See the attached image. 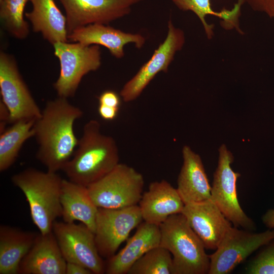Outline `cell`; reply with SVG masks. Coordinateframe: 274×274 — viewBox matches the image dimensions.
<instances>
[{
	"instance_id": "1",
	"label": "cell",
	"mask_w": 274,
	"mask_h": 274,
	"mask_svg": "<svg viewBox=\"0 0 274 274\" xmlns=\"http://www.w3.org/2000/svg\"><path fill=\"white\" fill-rule=\"evenodd\" d=\"M82 115V111L67 98L58 97L46 102L33 129L39 146L36 158L47 170H62L72 158L79 141L74 124Z\"/></svg>"
},
{
	"instance_id": "2",
	"label": "cell",
	"mask_w": 274,
	"mask_h": 274,
	"mask_svg": "<svg viewBox=\"0 0 274 274\" xmlns=\"http://www.w3.org/2000/svg\"><path fill=\"white\" fill-rule=\"evenodd\" d=\"M119 159L114 139L101 133L98 121L90 120L84 125L73 156L62 171L70 181L87 187L113 170Z\"/></svg>"
},
{
	"instance_id": "3",
	"label": "cell",
	"mask_w": 274,
	"mask_h": 274,
	"mask_svg": "<svg viewBox=\"0 0 274 274\" xmlns=\"http://www.w3.org/2000/svg\"><path fill=\"white\" fill-rule=\"evenodd\" d=\"M62 179L55 172L33 168L25 169L11 178L13 184L25 196L31 220L42 234L52 231L55 220L61 217Z\"/></svg>"
},
{
	"instance_id": "4",
	"label": "cell",
	"mask_w": 274,
	"mask_h": 274,
	"mask_svg": "<svg viewBox=\"0 0 274 274\" xmlns=\"http://www.w3.org/2000/svg\"><path fill=\"white\" fill-rule=\"evenodd\" d=\"M160 246L173 255V274L208 273L210 259L198 235L182 214H173L159 225Z\"/></svg>"
},
{
	"instance_id": "5",
	"label": "cell",
	"mask_w": 274,
	"mask_h": 274,
	"mask_svg": "<svg viewBox=\"0 0 274 274\" xmlns=\"http://www.w3.org/2000/svg\"><path fill=\"white\" fill-rule=\"evenodd\" d=\"M144 184L141 173L131 166L119 163L87 188L98 208L120 209L139 203Z\"/></svg>"
},
{
	"instance_id": "6",
	"label": "cell",
	"mask_w": 274,
	"mask_h": 274,
	"mask_svg": "<svg viewBox=\"0 0 274 274\" xmlns=\"http://www.w3.org/2000/svg\"><path fill=\"white\" fill-rule=\"evenodd\" d=\"M54 55L58 58L60 70L53 86L58 97H73L82 78L96 71L101 65V51L97 45L58 42L53 45Z\"/></svg>"
},
{
	"instance_id": "7",
	"label": "cell",
	"mask_w": 274,
	"mask_h": 274,
	"mask_svg": "<svg viewBox=\"0 0 274 274\" xmlns=\"http://www.w3.org/2000/svg\"><path fill=\"white\" fill-rule=\"evenodd\" d=\"M233 156L223 144L219 149L218 166L211 187V199L225 217L235 227L255 229L254 222L242 210L237 197L236 181L241 175L231 166Z\"/></svg>"
},
{
	"instance_id": "8",
	"label": "cell",
	"mask_w": 274,
	"mask_h": 274,
	"mask_svg": "<svg viewBox=\"0 0 274 274\" xmlns=\"http://www.w3.org/2000/svg\"><path fill=\"white\" fill-rule=\"evenodd\" d=\"M52 231L66 262L82 265L93 273H105L106 264L97 249L94 233L86 225L55 221Z\"/></svg>"
},
{
	"instance_id": "9",
	"label": "cell",
	"mask_w": 274,
	"mask_h": 274,
	"mask_svg": "<svg viewBox=\"0 0 274 274\" xmlns=\"http://www.w3.org/2000/svg\"><path fill=\"white\" fill-rule=\"evenodd\" d=\"M1 101L8 109L10 123L23 120H36L42 111L23 80L12 55L0 53Z\"/></svg>"
},
{
	"instance_id": "10",
	"label": "cell",
	"mask_w": 274,
	"mask_h": 274,
	"mask_svg": "<svg viewBox=\"0 0 274 274\" xmlns=\"http://www.w3.org/2000/svg\"><path fill=\"white\" fill-rule=\"evenodd\" d=\"M274 239V230L260 233L230 227L216 251L209 255V274H227L259 248Z\"/></svg>"
},
{
	"instance_id": "11",
	"label": "cell",
	"mask_w": 274,
	"mask_h": 274,
	"mask_svg": "<svg viewBox=\"0 0 274 274\" xmlns=\"http://www.w3.org/2000/svg\"><path fill=\"white\" fill-rule=\"evenodd\" d=\"M143 220L138 205L120 209L98 208L94 235L100 256L108 259L113 256Z\"/></svg>"
},
{
	"instance_id": "12",
	"label": "cell",
	"mask_w": 274,
	"mask_h": 274,
	"mask_svg": "<svg viewBox=\"0 0 274 274\" xmlns=\"http://www.w3.org/2000/svg\"><path fill=\"white\" fill-rule=\"evenodd\" d=\"M185 41L183 31L176 27L169 20L165 40L154 51L150 59L124 85L120 91L122 99L125 102L135 100L158 73L167 72L175 54L182 49Z\"/></svg>"
},
{
	"instance_id": "13",
	"label": "cell",
	"mask_w": 274,
	"mask_h": 274,
	"mask_svg": "<svg viewBox=\"0 0 274 274\" xmlns=\"http://www.w3.org/2000/svg\"><path fill=\"white\" fill-rule=\"evenodd\" d=\"M58 1L65 12L69 35L77 28L89 24H108L128 15L133 5L143 0Z\"/></svg>"
},
{
	"instance_id": "14",
	"label": "cell",
	"mask_w": 274,
	"mask_h": 274,
	"mask_svg": "<svg viewBox=\"0 0 274 274\" xmlns=\"http://www.w3.org/2000/svg\"><path fill=\"white\" fill-rule=\"evenodd\" d=\"M181 213L206 249L216 250L231 227L230 222L211 198L186 204Z\"/></svg>"
},
{
	"instance_id": "15",
	"label": "cell",
	"mask_w": 274,
	"mask_h": 274,
	"mask_svg": "<svg viewBox=\"0 0 274 274\" xmlns=\"http://www.w3.org/2000/svg\"><path fill=\"white\" fill-rule=\"evenodd\" d=\"M66 264L53 231L40 232L21 261L19 274H65Z\"/></svg>"
},
{
	"instance_id": "16",
	"label": "cell",
	"mask_w": 274,
	"mask_h": 274,
	"mask_svg": "<svg viewBox=\"0 0 274 274\" xmlns=\"http://www.w3.org/2000/svg\"><path fill=\"white\" fill-rule=\"evenodd\" d=\"M68 41L85 45H101L107 48L111 54L117 58L124 55V46L134 43L137 48H142L146 39L139 33L125 32L108 24L94 23L74 30L67 36Z\"/></svg>"
},
{
	"instance_id": "17",
	"label": "cell",
	"mask_w": 274,
	"mask_h": 274,
	"mask_svg": "<svg viewBox=\"0 0 274 274\" xmlns=\"http://www.w3.org/2000/svg\"><path fill=\"white\" fill-rule=\"evenodd\" d=\"M139 203L144 221L158 226L185 206L177 188L164 180L152 182Z\"/></svg>"
},
{
	"instance_id": "18",
	"label": "cell",
	"mask_w": 274,
	"mask_h": 274,
	"mask_svg": "<svg viewBox=\"0 0 274 274\" xmlns=\"http://www.w3.org/2000/svg\"><path fill=\"white\" fill-rule=\"evenodd\" d=\"M159 226L144 221L124 247L108 259L105 266L107 274H126L133 264L146 253L160 245Z\"/></svg>"
},
{
	"instance_id": "19",
	"label": "cell",
	"mask_w": 274,
	"mask_h": 274,
	"mask_svg": "<svg viewBox=\"0 0 274 274\" xmlns=\"http://www.w3.org/2000/svg\"><path fill=\"white\" fill-rule=\"evenodd\" d=\"M183 163L177 190L185 204L211 198V187L200 156L188 146L182 149Z\"/></svg>"
},
{
	"instance_id": "20",
	"label": "cell",
	"mask_w": 274,
	"mask_h": 274,
	"mask_svg": "<svg viewBox=\"0 0 274 274\" xmlns=\"http://www.w3.org/2000/svg\"><path fill=\"white\" fill-rule=\"evenodd\" d=\"M60 203L64 222L80 221L94 233L98 208L92 200L87 187L62 179Z\"/></svg>"
},
{
	"instance_id": "21",
	"label": "cell",
	"mask_w": 274,
	"mask_h": 274,
	"mask_svg": "<svg viewBox=\"0 0 274 274\" xmlns=\"http://www.w3.org/2000/svg\"><path fill=\"white\" fill-rule=\"evenodd\" d=\"M32 9L25 13L33 31L50 43L68 42L66 19L54 0H31Z\"/></svg>"
},
{
	"instance_id": "22",
	"label": "cell",
	"mask_w": 274,
	"mask_h": 274,
	"mask_svg": "<svg viewBox=\"0 0 274 274\" xmlns=\"http://www.w3.org/2000/svg\"><path fill=\"white\" fill-rule=\"evenodd\" d=\"M38 233L8 225L0 226V274H19L20 263Z\"/></svg>"
},
{
	"instance_id": "23",
	"label": "cell",
	"mask_w": 274,
	"mask_h": 274,
	"mask_svg": "<svg viewBox=\"0 0 274 274\" xmlns=\"http://www.w3.org/2000/svg\"><path fill=\"white\" fill-rule=\"evenodd\" d=\"M36 120H23L15 122L0 135V171L9 169L15 162L24 143L33 137Z\"/></svg>"
},
{
	"instance_id": "24",
	"label": "cell",
	"mask_w": 274,
	"mask_h": 274,
	"mask_svg": "<svg viewBox=\"0 0 274 274\" xmlns=\"http://www.w3.org/2000/svg\"><path fill=\"white\" fill-rule=\"evenodd\" d=\"M31 0H2L0 1L1 22L10 35L18 39H25L29 26L24 19L26 4Z\"/></svg>"
},
{
	"instance_id": "25",
	"label": "cell",
	"mask_w": 274,
	"mask_h": 274,
	"mask_svg": "<svg viewBox=\"0 0 274 274\" xmlns=\"http://www.w3.org/2000/svg\"><path fill=\"white\" fill-rule=\"evenodd\" d=\"M171 255L166 249L159 245L139 259L127 274H173Z\"/></svg>"
},
{
	"instance_id": "26",
	"label": "cell",
	"mask_w": 274,
	"mask_h": 274,
	"mask_svg": "<svg viewBox=\"0 0 274 274\" xmlns=\"http://www.w3.org/2000/svg\"><path fill=\"white\" fill-rule=\"evenodd\" d=\"M181 10L190 11L193 12L199 19L208 39L214 36V25L207 23L206 17L213 15L220 18L221 11L216 12L212 8L211 0H171Z\"/></svg>"
},
{
	"instance_id": "27",
	"label": "cell",
	"mask_w": 274,
	"mask_h": 274,
	"mask_svg": "<svg viewBox=\"0 0 274 274\" xmlns=\"http://www.w3.org/2000/svg\"><path fill=\"white\" fill-rule=\"evenodd\" d=\"M246 268L250 274H274V239Z\"/></svg>"
},
{
	"instance_id": "28",
	"label": "cell",
	"mask_w": 274,
	"mask_h": 274,
	"mask_svg": "<svg viewBox=\"0 0 274 274\" xmlns=\"http://www.w3.org/2000/svg\"><path fill=\"white\" fill-rule=\"evenodd\" d=\"M244 3V0H238L232 9H223L221 11L220 19L222 27L228 30L235 28L241 35L244 34V32L239 27V17L241 15L242 5Z\"/></svg>"
},
{
	"instance_id": "29",
	"label": "cell",
	"mask_w": 274,
	"mask_h": 274,
	"mask_svg": "<svg viewBox=\"0 0 274 274\" xmlns=\"http://www.w3.org/2000/svg\"><path fill=\"white\" fill-rule=\"evenodd\" d=\"M252 9L274 19V0H244Z\"/></svg>"
},
{
	"instance_id": "30",
	"label": "cell",
	"mask_w": 274,
	"mask_h": 274,
	"mask_svg": "<svg viewBox=\"0 0 274 274\" xmlns=\"http://www.w3.org/2000/svg\"><path fill=\"white\" fill-rule=\"evenodd\" d=\"M99 104L119 108L121 100L118 94L112 90L103 92L98 97Z\"/></svg>"
},
{
	"instance_id": "31",
	"label": "cell",
	"mask_w": 274,
	"mask_h": 274,
	"mask_svg": "<svg viewBox=\"0 0 274 274\" xmlns=\"http://www.w3.org/2000/svg\"><path fill=\"white\" fill-rule=\"evenodd\" d=\"M119 108L99 104L98 112L100 117L106 121L114 120L119 112Z\"/></svg>"
},
{
	"instance_id": "32",
	"label": "cell",
	"mask_w": 274,
	"mask_h": 274,
	"mask_svg": "<svg viewBox=\"0 0 274 274\" xmlns=\"http://www.w3.org/2000/svg\"><path fill=\"white\" fill-rule=\"evenodd\" d=\"M92 271L82 265L66 262L65 274H92Z\"/></svg>"
},
{
	"instance_id": "33",
	"label": "cell",
	"mask_w": 274,
	"mask_h": 274,
	"mask_svg": "<svg viewBox=\"0 0 274 274\" xmlns=\"http://www.w3.org/2000/svg\"><path fill=\"white\" fill-rule=\"evenodd\" d=\"M10 113L5 105L0 101V133H2L6 128V125L10 123Z\"/></svg>"
},
{
	"instance_id": "34",
	"label": "cell",
	"mask_w": 274,
	"mask_h": 274,
	"mask_svg": "<svg viewBox=\"0 0 274 274\" xmlns=\"http://www.w3.org/2000/svg\"><path fill=\"white\" fill-rule=\"evenodd\" d=\"M263 223L269 228H274V209L268 210L262 216Z\"/></svg>"
},
{
	"instance_id": "35",
	"label": "cell",
	"mask_w": 274,
	"mask_h": 274,
	"mask_svg": "<svg viewBox=\"0 0 274 274\" xmlns=\"http://www.w3.org/2000/svg\"><path fill=\"white\" fill-rule=\"evenodd\" d=\"M2 0H0V1H1Z\"/></svg>"
}]
</instances>
